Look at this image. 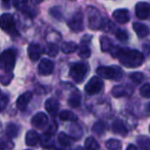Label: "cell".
<instances>
[{"label": "cell", "instance_id": "obj_45", "mask_svg": "<svg viewBox=\"0 0 150 150\" xmlns=\"http://www.w3.org/2000/svg\"><path fill=\"white\" fill-rule=\"evenodd\" d=\"M27 150H30V149H27Z\"/></svg>", "mask_w": 150, "mask_h": 150}, {"label": "cell", "instance_id": "obj_28", "mask_svg": "<svg viewBox=\"0 0 150 150\" xmlns=\"http://www.w3.org/2000/svg\"><path fill=\"white\" fill-rule=\"evenodd\" d=\"M58 141L63 146H70L72 143V139L70 136L66 135L65 133H60L58 136Z\"/></svg>", "mask_w": 150, "mask_h": 150}, {"label": "cell", "instance_id": "obj_40", "mask_svg": "<svg viewBox=\"0 0 150 150\" xmlns=\"http://www.w3.org/2000/svg\"><path fill=\"white\" fill-rule=\"evenodd\" d=\"M42 1H44V0H31V2L33 3V4H35V5L40 4V3H41Z\"/></svg>", "mask_w": 150, "mask_h": 150}, {"label": "cell", "instance_id": "obj_4", "mask_svg": "<svg viewBox=\"0 0 150 150\" xmlns=\"http://www.w3.org/2000/svg\"><path fill=\"white\" fill-rule=\"evenodd\" d=\"M88 67L84 63H75L70 67L69 75L72 80L76 83H80L84 79L86 75L88 74Z\"/></svg>", "mask_w": 150, "mask_h": 150}, {"label": "cell", "instance_id": "obj_7", "mask_svg": "<svg viewBox=\"0 0 150 150\" xmlns=\"http://www.w3.org/2000/svg\"><path fill=\"white\" fill-rule=\"evenodd\" d=\"M103 86H104L103 80L101 79L100 77H98V76H95V77H93L92 79L86 83V88H84V91H86L88 95H96V94H99V93L103 90Z\"/></svg>", "mask_w": 150, "mask_h": 150}, {"label": "cell", "instance_id": "obj_32", "mask_svg": "<svg viewBox=\"0 0 150 150\" xmlns=\"http://www.w3.org/2000/svg\"><path fill=\"white\" fill-rule=\"evenodd\" d=\"M13 74L11 72H5V74L0 75V83L3 86H7L11 83V81L13 80Z\"/></svg>", "mask_w": 150, "mask_h": 150}, {"label": "cell", "instance_id": "obj_17", "mask_svg": "<svg viewBox=\"0 0 150 150\" xmlns=\"http://www.w3.org/2000/svg\"><path fill=\"white\" fill-rule=\"evenodd\" d=\"M40 141L39 135L36 133L35 131H29L26 135L25 138V142L28 146H31V147H34L36 146Z\"/></svg>", "mask_w": 150, "mask_h": 150}, {"label": "cell", "instance_id": "obj_31", "mask_svg": "<svg viewBox=\"0 0 150 150\" xmlns=\"http://www.w3.org/2000/svg\"><path fill=\"white\" fill-rule=\"evenodd\" d=\"M105 129H106V125L102 121H98L93 127V132L97 135H103L105 133Z\"/></svg>", "mask_w": 150, "mask_h": 150}, {"label": "cell", "instance_id": "obj_33", "mask_svg": "<svg viewBox=\"0 0 150 150\" xmlns=\"http://www.w3.org/2000/svg\"><path fill=\"white\" fill-rule=\"evenodd\" d=\"M129 77H131L132 81L135 82V83H141L144 79V75L141 72H134L132 73Z\"/></svg>", "mask_w": 150, "mask_h": 150}, {"label": "cell", "instance_id": "obj_1", "mask_svg": "<svg viewBox=\"0 0 150 150\" xmlns=\"http://www.w3.org/2000/svg\"><path fill=\"white\" fill-rule=\"evenodd\" d=\"M112 57L117 58L121 65L127 68H137L144 62V56L137 50H131L127 47H113L111 50Z\"/></svg>", "mask_w": 150, "mask_h": 150}, {"label": "cell", "instance_id": "obj_24", "mask_svg": "<svg viewBox=\"0 0 150 150\" xmlns=\"http://www.w3.org/2000/svg\"><path fill=\"white\" fill-rule=\"evenodd\" d=\"M100 44H101V50L103 52H110L113 48L112 41L107 36H102L100 38Z\"/></svg>", "mask_w": 150, "mask_h": 150}, {"label": "cell", "instance_id": "obj_30", "mask_svg": "<svg viewBox=\"0 0 150 150\" xmlns=\"http://www.w3.org/2000/svg\"><path fill=\"white\" fill-rule=\"evenodd\" d=\"M59 52V46L54 43H48L45 47V54L50 57H56Z\"/></svg>", "mask_w": 150, "mask_h": 150}, {"label": "cell", "instance_id": "obj_10", "mask_svg": "<svg viewBox=\"0 0 150 150\" xmlns=\"http://www.w3.org/2000/svg\"><path fill=\"white\" fill-rule=\"evenodd\" d=\"M47 121H48V118L46 116L45 113L43 112H38L32 117V120H31V123L33 127H35L36 129H42L46 127L47 125Z\"/></svg>", "mask_w": 150, "mask_h": 150}, {"label": "cell", "instance_id": "obj_15", "mask_svg": "<svg viewBox=\"0 0 150 150\" xmlns=\"http://www.w3.org/2000/svg\"><path fill=\"white\" fill-rule=\"evenodd\" d=\"M113 18L119 24H125L129 21V13L127 9H116L113 13Z\"/></svg>", "mask_w": 150, "mask_h": 150}, {"label": "cell", "instance_id": "obj_3", "mask_svg": "<svg viewBox=\"0 0 150 150\" xmlns=\"http://www.w3.org/2000/svg\"><path fill=\"white\" fill-rule=\"evenodd\" d=\"M97 73L98 75H100V77L105 79L120 80L123 76L122 70L117 66H100L97 69Z\"/></svg>", "mask_w": 150, "mask_h": 150}, {"label": "cell", "instance_id": "obj_42", "mask_svg": "<svg viewBox=\"0 0 150 150\" xmlns=\"http://www.w3.org/2000/svg\"><path fill=\"white\" fill-rule=\"evenodd\" d=\"M147 110H148V112L150 113V103H149V104L147 105Z\"/></svg>", "mask_w": 150, "mask_h": 150}, {"label": "cell", "instance_id": "obj_37", "mask_svg": "<svg viewBox=\"0 0 150 150\" xmlns=\"http://www.w3.org/2000/svg\"><path fill=\"white\" fill-rule=\"evenodd\" d=\"M115 35H116L117 39L120 40V41H127V40L129 39V34H127V32L125 31V30H118V31L115 33Z\"/></svg>", "mask_w": 150, "mask_h": 150}, {"label": "cell", "instance_id": "obj_26", "mask_svg": "<svg viewBox=\"0 0 150 150\" xmlns=\"http://www.w3.org/2000/svg\"><path fill=\"white\" fill-rule=\"evenodd\" d=\"M138 145L143 150H150V138L146 136H140L137 138Z\"/></svg>", "mask_w": 150, "mask_h": 150}, {"label": "cell", "instance_id": "obj_29", "mask_svg": "<svg viewBox=\"0 0 150 150\" xmlns=\"http://www.w3.org/2000/svg\"><path fill=\"white\" fill-rule=\"evenodd\" d=\"M106 147L109 150H119L121 148V143L116 139H109L106 141Z\"/></svg>", "mask_w": 150, "mask_h": 150}, {"label": "cell", "instance_id": "obj_5", "mask_svg": "<svg viewBox=\"0 0 150 150\" xmlns=\"http://www.w3.org/2000/svg\"><path fill=\"white\" fill-rule=\"evenodd\" d=\"M0 28L6 33L11 34L13 36L19 35L16 28L15 19L11 13H3L0 17Z\"/></svg>", "mask_w": 150, "mask_h": 150}, {"label": "cell", "instance_id": "obj_16", "mask_svg": "<svg viewBox=\"0 0 150 150\" xmlns=\"http://www.w3.org/2000/svg\"><path fill=\"white\" fill-rule=\"evenodd\" d=\"M59 107H60V103L58 102V100L56 99H47L45 101V104H44V108L47 111V113H50V115H54L59 110Z\"/></svg>", "mask_w": 150, "mask_h": 150}, {"label": "cell", "instance_id": "obj_11", "mask_svg": "<svg viewBox=\"0 0 150 150\" xmlns=\"http://www.w3.org/2000/svg\"><path fill=\"white\" fill-rule=\"evenodd\" d=\"M135 11H136V16L140 20H145L150 15V6L146 2H139L136 5Z\"/></svg>", "mask_w": 150, "mask_h": 150}, {"label": "cell", "instance_id": "obj_6", "mask_svg": "<svg viewBox=\"0 0 150 150\" xmlns=\"http://www.w3.org/2000/svg\"><path fill=\"white\" fill-rule=\"evenodd\" d=\"M88 27L93 30H99L104 27V23L100 16V13L95 7L90 6L88 8Z\"/></svg>", "mask_w": 150, "mask_h": 150}, {"label": "cell", "instance_id": "obj_34", "mask_svg": "<svg viewBox=\"0 0 150 150\" xmlns=\"http://www.w3.org/2000/svg\"><path fill=\"white\" fill-rule=\"evenodd\" d=\"M13 4L18 11H24L27 7V0H13Z\"/></svg>", "mask_w": 150, "mask_h": 150}, {"label": "cell", "instance_id": "obj_44", "mask_svg": "<svg viewBox=\"0 0 150 150\" xmlns=\"http://www.w3.org/2000/svg\"><path fill=\"white\" fill-rule=\"evenodd\" d=\"M149 131H150V127H149Z\"/></svg>", "mask_w": 150, "mask_h": 150}, {"label": "cell", "instance_id": "obj_22", "mask_svg": "<svg viewBox=\"0 0 150 150\" xmlns=\"http://www.w3.org/2000/svg\"><path fill=\"white\" fill-rule=\"evenodd\" d=\"M20 133V127L16 123H8L6 127V135L9 138L18 137Z\"/></svg>", "mask_w": 150, "mask_h": 150}, {"label": "cell", "instance_id": "obj_25", "mask_svg": "<svg viewBox=\"0 0 150 150\" xmlns=\"http://www.w3.org/2000/svg\"><path fill=\"white\" fill-rule=\"evenodd\" d=\"M60 118L63 121H71V122H74V121L77 120V116L74 114L73 112L68 110H64L60 113Z\"/></svg>", "mask_w": 150, "mask_h": 150}, {"label": "cell", "instance_id": "obj_39", "mask_svg": "<svg viewBox=\"0 0 150 150\" xmlns=\"http://www.w3.org/2000/svg\"><path fill=\"white\" fill-rule=\"evenodd\" d=\"M127 150H139V149L137 148V146L133 145V144H129V145L127 147Z\"/></svg>", "mask_w": 150, "mask_h": 150}, {"label": "cell", "instance_id": "obj_14", "mask_svg": "<svg viewBox=\"0 0 150 150\" xmlns=\"http://www.w3.org/2000/svg\"><path fill=\"white\" fill-rule=\"evenodd\" d=\"M32 97H33V94L30 92H27V93H24L22 94L21 96L18 98L17 100V107L19 110H24L26 107L29 105L30 101L32 100Z\"/></svg>", "mask_w": 150, "mask_h": 150}, {"label": "cell", "instance_id": "obj_41", "mask_svg": "<svg viewBox=\"0 0 150 150\" xmlns=\"http://www.w3.org/2000/svg\"><path fill=\"white\" fill-rule=\"evenodd\" d=\"M72 150H86V149H83L82 147H76V148H74V149H72Z\"/></svg>", "mask_w": 150, "mask_h": 150}, {"label": "cell", "instance_id": "obj_20", "mask_svg": "<svg viewBox=\"0 0 150 150\" xmlns=\"http://www.w3.org/2000/svg\"><path fill=\"white\" fill-rule=\"evenodd\" d=\"M84 147H86V150H99L100 149V145H99L98 141H97L94 137L86 138V143H84Z\"/></svg>", "mask_w": 150, "mask_h": 150}, {"label": "cell", "instance_id": "obj_18", "mask_svg": "<svg viewBox=\"0 0 150 150\" xmlns=\"http://www.w3.org/2000/svg\"><path fill=\"white\" fill-rule=\"evenodd\" d=\"M133 29L136 32L138 36L140 38H144L149 34V29L146 25L144 24H140V23H134L133 24Z\"/></svg>", "mask_w": 150, "mask_h": 150}, {"label": "cell", "instance_id": "obj_43", "mask_svg": "<svg viewBox=\"0 0 150 150\" xmlns=\"http://www.w3.org/2000/svg\"><path fill=\"white\" fill-rule=\"evenodd\" d=\"M3 2H5V3H7V2H9V0H2Z\"/></svg>", "mask_w": 150, "mask_h": 150}, {"label": "cell", "instance_id": "obj_38", "mask_svg": "<svg viewBox=\"0 0 150 150\" xmlns=\"http://www.w3.org/2000/svg\"><path fill=\"white\" fill-rule=\"evenodd\" d=\"M52 136L45 135V134H44L43 138H42V140H41V145L43 146V147L50 148V146H52Z\"/></svg>", "mask_w": 150, "mask_h": 150}, {"label": "cell", "instance_id": "obj_2", "mask_svg": "<svg viewBox=\"0 0 150 150\" xmlns=\"http://www.w3.org/2000/svg\"><path fill=\"white\" fill-rule=\"evenodd\" d=\"M17 54L13 50H6L0 54V70L11 72L15 68Z\"/></svg>", "mask_w": 150, "mask_h": 150}, {"label": "cell", "instance_id": "obj_35", "mask_svg": "<svg viewBox=\"0 0 150 150\" xmlns=\"http://www.w3.org/2000/svg\"><path fill=\"white\" fill-rule=\"evenodd\" d=\"M8 103V97L4 94H0V112H2L7 106Z\"/></svg>", "mask_w": 150, "mask_h": 150}, {"label": "cell", "instance_id": "obj_27", "mask_svg": "<svg viewBox=\"0 0 150 150\" xmlns=\"http://www.w3.org/2000/svg\"><path fill=\"white\" fill-rule=\"evenodd\" d=\"M78 56L81 59H88L91 57V50L84 42H82L80 45L79 50H78Z\"/></svg>", "mask_w": 150, "mask_h": 150}, {"label": "cell", "instance_id": "obj_8", "mask_svg": "<svg viewBox=\"0 0 150 150\" xmlns=\"http://www.w3.org/2000/svg\"><path fill=\"white\" fill-rule=\"evenodd\" d=\"M68 26L74 32L82 31L83 30V16H82V13L80 11L75 13L68 22Z\"/></svg>", "mask_w": 150, "mask_h": 150}, {"label": "cell", "instance_id": "obj_12", "mask_svg": "<svg viewBox=\"0 0 150 150\" xmlns=\"http://www.w3.org/2000/svg\"><path fill=\"white\" fill-rule=\"evenodd\" d=\"M41 52H42V48L40 47L39 44L31 43L28 46V56H29L30 60L33 61V62L39 60L40 56H41Z\"/></svg>", "mask_w": 150, "mask_h": 150}, {"label": "cell", "instance_id": "obj_19", "mask_svg": "<svg viewBox=\"0 0 150 150\" xmlns=\"http://www.w3.org/2000/svg\"><path fill=\"white\" fill-rule=\"evenodd\" d=\"M111 94L114 98H121L129 95V91L122 86H116L111 90Z\"/></svg>", "mask_w": 150, "mask_h": 150}, {"label": "cell", "instance_id": "obj_9", "mask_svg": "<svg viewBox=\"0 0 150 150\" xmlns=\"http://www.w3.org/2000/svg\"><path fill=\"white\" fill-rule=\"evenodd\" d=\"M54 68V64L52 61H50V59H42L38 65V73L43 76H47V75L52 74Z\"/></svg>", "mask_w": 150, "mask_h": 150}, {"label": "cell", "instance_id": "obj_13", "mask_svg": "<svg viewBox=\"0 0 150 150\" xmlns=\"http://www.w3.org/2000/svg\"><path fill=\"white\" fill-rule=\"evenodd\" d=\"M111 129H112V132L115 134H118L120 136H127V125H125L121 119L116 118L114 121L112 122V125H111Z\"/></svg>", "mask_w": 150, "mask_h": 150}, {"label": "cell", "instance_id": "obj_36", "mask_svg": "<svg viewBox=\"0 0 150 150\" xmlns=\"http://www.w3.org/2000/svg\"><path fill=\"white\" fill-rule=\"evenodd\" d=\"M140 94H141L142 97L144 98H150V84L149 83H146L140 88Z\"/></svg>", "mask_w": 150, "mask_h": 150}, {"label": "cell", "instance_id": "obj_21", "mask_svg": "<svg viewBox=\"0 0 150 150\" xmlns=\"http://www.w3.org/2000/svg\"><path fill=\"white\" fill-rule=\"evenodd\" d=\"M80 103H81V97H80V95L78 94V93H73V94L69 97L68 104H69V106L72 107V108L78 107L80 105Z\"/></svg>", "mask_w": 150, "mask_h": 150}, {"label": "cell", "instance_id": "obj_23", "mask_svg": "<svg viewBox=\"0 0 150 150\" xmlns=\"http://www.w3.org/2000/svg\"><path fill=\"white\" fill-rule=\"evenodd\" d=\"M61 50L64 54H72L75 50H77V44L73 41H69V42H64L61 46Z\"/></svg>", "mask_w": 150, "mask_h": 150}]
</instances>
